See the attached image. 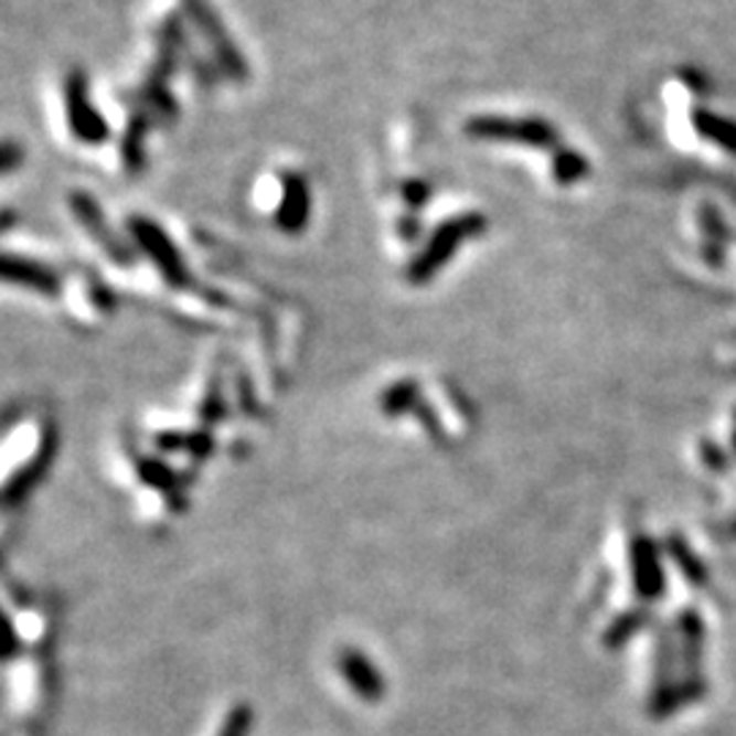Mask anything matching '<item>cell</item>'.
<instances>
[{
  "mask_svg": "<svg viewBox=\"0 0 736 736\" xmlns=\"http://www.w3.org/2000/svg\"><path fill=\"white\" fill-rule=\"evenodd\" d=\"M129 232L137 241V246L148 254L150 263L159 268V274L164 276L167 284H172V287H183V284L189 281V268H185L183 254L178 252L172 237L167 235L159 222L145 216H131Z\"/></svg>",
  "mask_w": 736,
  "mask_h": 736,
  "instance_id": "277c9868",
  "label": "cell"
},
{
  "mask_svg": "<svg viewBox=\"0 0 736 736\" xmlns=\"http://www.w3.org/2000/svg\"><path fill=\"white\" fill-rule=\"evenodd\" d=\"M3 278L6 284H20V287L31 289V292L44 295V298H55L61 292V278L52 268L42 263H33L28 257H17V254H6L3 259Z\"/></svg>",
  "mask_w": 736,
  "mask_h": 736,
  "instance_id": "9c48e42d",
  "label": "cell"
},
{
  "mask_svg": "<svg viewBox=\"0 0 736 736\" xmlns=\"http://www.w3.org/2000/svg\"><path fill=\"white\" fill-rule=\"evenodd\" d=\"M185 9H189V14L194 17V22L200 25L202 36L211 42L213 55L218 57V63L224 66V72H227L232 79H246L248 77L246 57L241 55V50H237L235 42H232L230 33L224 31L222 20L213 14V9L207 6V0H185Z\"/></svg>",
  "mask_w": 736,
  "mask_h": 736,
  "instance_id": "5b68a950",
  "label": "cell"
},
{
  "mask_svg": "<svg viewBox=\"0 0 736 736\" xmlns=\"http://www.w3.org/2000/svg\"><path fill=\"white\" fill-rule=\"evenodd\" d=\"M137 474L145 486L164 491V494L181 489V474L172 467H167L164 461L150 459V456H137Z\"/></svg>",
  "mask_w": 736,
  "mask_h": 736,
  "instance_id": "4fadbf2b",
  "label": "cell"
},
{
  "mask_svg": "<svg viewBox=\"0 0 736 736\" xmlns=\"http://www.w3.org/2000/svg\"><path fill=\"white\" fill-rule=\"evenodd\" d=\"M63 107L72 137L83 145H104L109 139V124L90 98V83L83 68H72L63 79Z\"/></svg>",
  "mask_w": 736,
  "mask_h": 736,
  "instance_id": "7a4b0ae2",
  "label": "cell"
},
{
  "mask_svg": "<svg viewBox=\"0 0 736 736\" xmlns=\"http://www.w3.org/2000/svg\"><path fill=\"white\" fill-rule=\"evenodd\" d=\"M254 726V710L248 704H235L224 717L216 736H248Z\"/></svg>",
  "mask_w": 736,
  "mask_h": 736,
  "instance_id": "5bb4252c",
  "label": "cell"
},
{
  "mask_svg": "<svg viewBox=\"0 0 736 736\" xmlns=\"http://www.w3.org/2000/svg\"><path fill=\"white\" fill-rule=\"evenodd\" d=\"M142 137H145L142 120L129 124V131H126V139H124V156H126V164H129V170H137V167L142 164Z\"/></svg>",
  "mask_w": 736,
  "mask_h": 736,
  "instance_id": "9a60e30c",
  "label": "cell"
},
{
  "mask_svg": "<svg viewBox=\"0 0 736 736\" xmlns=\"http://www.w3.org/2000/svg\"><path fill=\"white\" fill-rule=\"evenodd\" d=\"M311 216V189L309 181L298 172H287L281 178V205L276 211V227L287 235H300L309 227Z\"/></svg>",
  "mask_w": 736,
  "mask_h": 736,
  "instance_id": "ba28073f",
  "label": "cell"
},
{
  "mask_svg": "<svg viewBox=\"0 0 736 736\" xmlns=\"http://www.w3.org/2000/svg\"><path fill=\"white\" fill-rule=\"evenodd\" d=\"M582 170L584 164L578 161V156H559V161H556V178H559L562 183H570Z\"/></svg>",
  "mask_w": 736,
  "mask_h": 736,
  "instance_id": "e0dca14e",
  "label": "cell"
},
{
  "mask_svg": "<svg viewBox=\"0 0 736 736\" xmlns=\"http://www.w3.org/2000/svg\"><path fill=\"white\" fill-rule=\"evenodd\" d=\"M417 396H420V387H417V382L413 380L393 382V385H387L385 393H382L380 409L387 417L407 415V413H413V409H417V404H420V398Z\"/></svg>",
  "mask_w": 736,
  "mask_h": 736,
  "instance_id": "7c38bea8",
  "label": "cell"
},
{
  "mask_svg": "<svg viewBox=\"0 0 736 736\" xmlns=\"http://www.w3.org/2000/svg\"><path fill=\"white\" fill-rule=\"evenodd\" d=\"M52 456H55V437L50 434V437L39 445L36 454L31 456V461L22 463L20 472H17L14 478H9V483H6V494H3L6 505L9 508L17 505V502L25 500V497L36 489L39 480H42L46 474V469H50Z\"/></svg>",
  "mask_w": 736,
  "mask_h": 736,
  "instance_id": "30bf717a",
  "label": "cell"
},
{
  "mask_svg": "<svg viewBox=\"0 0 736 736\" xmlns=\"http://www.w3.org/2000/svg\"><path fill=\"white\" fill-rule=\"evenodd\" d=\"M153 442L156 448L167 450V454H189L194 459H207L213 448H216L213 434L207 428H194V431H175V428H170V431L156 434Z\"/></svg>",
  "mask_w": 736,
  "mask_h": 736,
  "instance_id": "8fae6325",
  "label": "cell"
},
{
  "mask_svg": "<svg viewBox=\"0 0 736 736\" xmlns=\"http://www.w3.org/2000/svg\"><path fill=\"white\" fill-rule=\"evenodd\" d=\"M17 164V148L14 142H6L3 145V172H11Z\"/></svg>",
  "mask_w": 736,
  "mask_h": 736,
  "instance_id": "ac0fdd59",
  "label": "cell"
},
{
  "mask_svg": "<svg viewBox=\"0 0 736 736\" xmlns=\"http://www.w3.org/2000/svg\"><path fill=\"white\" fill-rule=\"evenodd\" d=\"M472 139H486V142H513L530 145V148H552L554 129L546 120L537 118H500V115H478L467 120L463 126Z\"/></svg>",
  "mask_w": 736,
  "mask_h": 736,
  "instance_id": "3957f363",
  "label": "cell"
},
{
  "mask_svg": "<svg viewBox=\"0 0 736 736\" xmlns=\"http://www.w3.org/2000/svg\"><path fill=\"white\" fill-rule=\"evenodd\" d=\"M489 222L480 213H461V216L448 218L445 224H439L437 232L428 237L426 248L409 263L407 278L413 284H428L450 259L456 257V252L472 237L483 235Z\"/></svg>",
  "mask_w": 736,
  "mask_h": 736,
  "instance_id": "6da1fadb",
  "label": "cell"
},
{
  "mask_svg": "<svg viewBox=\"0 0 736 736\" xmlns=\"http://www.w3.org/2000/svg\"><path fill=\"white\" fill-rule=\"evenodd\" d=\"M202 420H207V423H216V420H222L224 413H227V407H224V396H222V387L216 385V382H213L211 385V391L205 393V402H202Z\"/></svg>",
  "mask_w": 736,
  "mask_h": 736,
  "instance_id": "2e32d148",
  "label": "cell"
},
{
  "mask_svg": "<svg viewBox=\"0 0 736 736\" xmlns=\"http://www.w3.org/2000/svg\"><path fill=\"white\" fill-rule=\"evenodd\" d=\"M339 674L344 676V682L350 685V691L358 695V698L369 701V704H376V701L385 698L387 693V682L382 676V671L376 669L374 660L369 658L366 652L355 647H344L339 652Z\"/></svg>",
  "mask_w": 736,
  "mask_h": 736,
  "instance_id": "8992f818",
  "label": "cell"
},
{
  "mask_svg": "<svg viewBox=\"0 0 736 736\" xmlns=\"http://www.w3.org/2000/svg\"><path fill=\"white\" fill-rule=\"evenodd\" d=\"M68 202H72V213L77 216V222L83 224V230L88 232L93 241H96L98 246H102L104 252L115 259V263H124V265L129 263L131 248L126 246V243L120 241L113 230H109V224L104 222V213H102V207H98V202L93 200L90 194H85V191H74V194L68 196Z\"/></svg>",
  "mask_w": 736,
  "mask_h": 736,
  "instance_id": "52a82bcc",
  "label": "cell"
}]
</instances>
